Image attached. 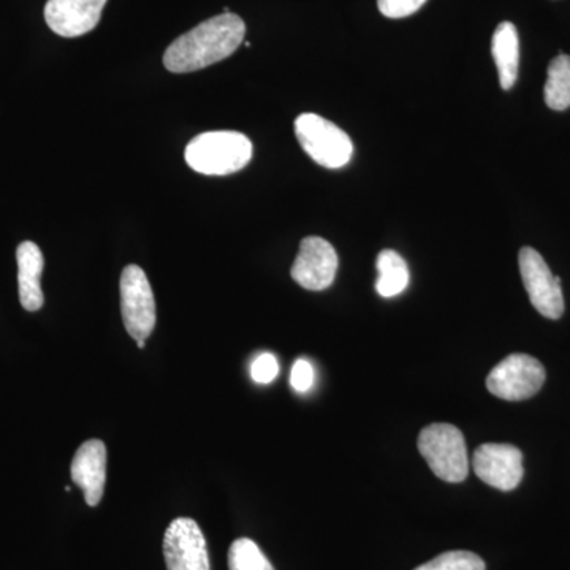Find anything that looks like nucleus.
Segmentation results:
<instances>
[{
    "label": "nucleus",
    "instance_id": "4",
    "mask_svg": "<svg viewBox=\"0 0 570 570\" xmlns=\"http://www.w3.org/2000/svg\"><path fill=\"white\" fill-rule=\"evenodd\" d=\"M295 135L299 145L314 163L325 168L344 167L354 156V142L336 124L314 112H303L296 118Z\"/></svg>",
    "mask_w": 570,
    "mask_h": 570
},
{
    "label": "nucleus",
    "instance_id": "6",
    "mask_svg": "<svg viewBox=\"0 0 570 570\" xmlns=\"http://www.w3.org/2000/svg\"><path fill=\"white\" fill-rule=\"evenodd\" d=\"M121 313L124 326L135 341H146L156 326V302L151 284L138 265L124 268L121 275Z\"/></svg>",
    "mask_w": 570,
    "mask_h": 570
},
{
    "label": "nucleus",
    "instance_id": "2",
    "mask_svg": "<svg viewBox=\"0 0 570 570\" xmlns=\"http://www.w3.org/2000/svg\"><path fill=\"white\" fill-rule=\"evenodd\" d=\"M253 154V142L246 135L220 130L197 135L187 145L186 163L197 174L225 176L243 170Z\"/></svg>",
    "mask_w": 570,
    "mask_h": 570
},
{
    "label": "nucleus",
    "instance_id": "14",
    "mask_svg": "<svg viewBox=\"0 0 570 570\" xmlns=\"http://www.w3.org/2000/svg\"><path fill=\"white\" fill-rule=\"evenodd\" d=\"M491 52L497 62L501 88L509 91L515 85L520 69V39L515 24L504 21L498 26L491 40Z\"/></svg>",
    "mask_w": 570,
    "mask_h": 570
},
{
    "label": "nucleus",
    "instance_id": "21",
    "mask_svg": "<svg viewBox=\"0 0 570 570\" xmlns=\"http://www.w3.org/2000/svg\"><path fill=\"white\" fill-rule=\"evenodd\" d=\"M314 367L306 358L296 360L291 371L292 389L298 393L309 392L314 385Z\"/></svg>",
    "mask_w": 570,
    "mask_h": 570
},
{
    "label": "nucleus",
    "instance_id": "9",
    "mask_svg": "<svg viewBox=\"0 0 570 570\" xmlns=\"http://www.w3.org/2000/svg\"><path fill=\"white\" fill-rule=\"evenodd\" d=\"M337 265L340 262L335 247L324 238L307 236L299 243L291 275L306 291L321 292L335 281Z\"/></svg>",
    "mask_w": 570,
    "mask_h": 570
},
{
    "label": "nucleus",
    "instance_id": "15",
    "mask_svg": "<svg viewBox=\"0 0 570 570\" xmlns=\"http://www.w3.org/2000/svg\"><path fill=\"white\" fill-rule=\"evenodd\" d=\"M377 294L384 298H393L403 294L409 285V268L406 261L395 250L385 249L377 255Z\"/></svg>",
    "mask_w": 570,
    "mask_h": 570
},
{
    "label": "nucleus",
    "instance_id": "1",
    "mask_svg": "<svg viewBox=\"0 0 570 570\" xmlns=\"http://www.w3.org/2000/svg\"><path fill=\"white\" fill-rule=\"evenodd\" d=\"M246 24L238 14L223 13L202 22L168 47L164 63L171 73H190L224 61L245 40Z\"/></svg>",
    "mask_w": 570,
    "mask_h": 570
},
{
    "label": "nucleus",
    "instance_id": "16",
    "mask_svg": "<svg viewBox=\"0 0 570 570\" xmlns=\"http://www.w3.org/2000/svg\"><path fill=\"white\" fill-rule=\"evenodd\" d=\"M543 97L551 110L564 111L570 107V56L560 55L550 62Z\"/></svg>",
    "mask_w": 570,
    "mask_h": 570
},
{
    "label": "nucleus",
    "instance_id": "11",
    "mask_svg": "<svg viewBox=\"0 0 570 570\" xmlns=\"http://www.w3.org/2000/svg\"><path fill=\"white\" fill-rule=\"evenodd\" d=\"M105 3L107 0H48L45 20L52 32L73 39L96 29Z\"/></svg>",
    "mask_w": 570,
    "mask_h": 570
},
{
    "label": "nucleus",
    "instance_id": "13",
    "mask_svg": "<svg viewBox=\"0 0 570 570\" xmlns=\"http://www.w3.org/2000/svg\"><path fill=\"white\" fill-rule=\"evenodd\" d=\"M17 261L21 306L29 313H36L45 302L40 285L45 266L43 254L36 243L24 242L18 246Z\"/></svg>",
    "mask_w": 570,
    "mask_h": 570
},
{
    "label": "nucleus",
    "instance_id": "18",
    "mask_svg": "<svg viewBox=\"0 0 570 570\" xmlns=\"http://www.w3.org/2000/svg\"><path fill=\"white\" fill-rule=\"evenodd\" d=\"M415 570H487L485 562L471 551H448Z\"/></svg>",
    "mask_w": 570,
    "mask_h": 570
},
{
    "label": "nucleus",
    "instance_id": "22",
    "mask_svg": "<svg viewBox=\"0 0 570 570\" xmlns=\"http://www.w3.org/2000/svg\"><path fill=\"white\" fill-rule=\"evenodd\" d=\"M145 343H146V341H138V343H137L138 348H145V346H146Z\"/></svg>",
    "mask_w": 570,
    "mask_h": 570
},
{
    "label": "nucleus",
    "instance_id": "7",
    "mask_svg": "<svg viewBox=\"0 0 570 570\" xmlns=\"http://www.w3.org/2000/svg\"><path fill=\"white\" fill-rule=\"evenodd\" d=\"M521 279L530 295L531 305L543 317L560 318L564 314V296L561 281L551 273L542 255L532 247H523L519 254Z\"/></svg>",
    "mask_w": 570,
    "mask_h": 570
},
{
    "label": "nucleus",
    "instance_id": "3",
    "mask_svg": "<svg viewBox=\"0 0 570 570\" xmlns=\"http://www.w3.org/2000/svg\"><path fill=\"white\" fill-rule=\"evenodd\" d=\"M417 445L428 466L439 479L460 483L468 478L466 441L459 428L449 423H433L423 428Z\"/></svg>",
    "mask_w": 570,
    "mask_h": 570
},
{
    "label": "nucleus",
    "instance_id": "10",
    "mask_svg": "<svg viewBox=\"0 0 570 570\" xmlns=\"http://www.w3.org/2000/svg\"><path fill=\"white\" fill-rule=\"evenodd\" d=\"M472 468L487 485L512 491L523 479V453L510 444H483L472 456Z\"/></svg>",
    "mask_w": 570,
    "mask_h": 570
},
{
    "label": "nucleus",
    "instance_id": "12",
    "mask_svg": "<svg viewBox=\"0 0 570 570\" xmlns=\"http://www.w3.org/2000/svg\"><path fill=\"white\" fill-rule=\"evenodd\" d=\"M71 480L85 493L89 508H96L104 498L107 482V448L99 439H91L81 444L75 453L70 469Z\"/></svg>",
    "mask_w": 570,
    "mask_h": 570
},
{
    "label": "nucleus",
    "instance_id": "19",
    "mask_svg": "<svg viewBox=\"0 0 570 570\" xmlns=\"http://www.w3.org/2000/svg\"><path fill=\"white\" fill-rule=\"evenodd\" d=\"M425 3L426 0H377L379 11L392 20L411 17V14L417 13Z\"/></svg>",
    "mask_w": 570,
    "mask_h": 570
},
{
    "label": "nucleus",
    "instance_id": "17",
    "mask_svg": "<svg viewBox=\"0 0 570 570\" xmlns=\"http://www.w3.org/2000/svg\"><path fill=\"white\" fill-rule=\"evenodd\" d=\"M228 569L230 570H275L268 558L262 553L257 543L250 539H238L228 550Z\"/></svg>",
    "mask_w": 570,
    "mask_h": 570
},
{
    "label": "nucleus",
    "instance_id": "20",
    "mask_svg": "<svg viewBox=\"0 0 570 570\" xmlns=\"http://www.w3.org/2000/svg\"><path fill=\"white\" fill-rule=\"evenodd\" d=\"M279 376V362L273 354H261L254 360L250 365V377L257 384H272L275 379Z\"/></svg>",
    "mask_w": 570,
    "mask_h": 570
},
{
    "label": "nucleus",
    "instance_id": "5",
    "mask_svg": "<svg viewBox=\"0 0 570 570\" xmlns=\"http://www.w3.org/2000/svg\"><path fill=\"white\" fill-rule=\"evenodd\" d=\"M546 367L534 356L512 354L494 366L487 377L491 395L505 401L532 397L546 382Z\"/></svg>",
    "mask_w": 570,
    "mask_h": 570
},
{
    "label": "nucleus",
    "instance_id": "8",
    "mask_svg": "<svg viewBox=\"0 0 570 570\" xmlns=\"http://www.w3.org/2000/svg\"><path fill=\"white\" fill-rule=\"evenodd\" d=\"M164 557L168 570H212L204 532L193 519L171 521L164 535Z\"/></svg>",
    "mask_w": 570,
    "mask_h": 570
}]
</instances>
